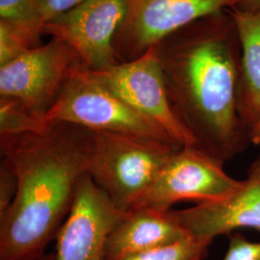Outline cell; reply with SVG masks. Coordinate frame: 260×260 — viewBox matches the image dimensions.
Segmentation results:
<instances>
[{
  "mask_svg": "<svg viewBox=\"0 0 260 260\" xmlns=\"http://www.w3.org/2000/svg\"><path fill=\"white\" fill-rule=\"evenodd\" d=\"M168 96L195 147L218 162L251 143L238 111L241 49L229 10L207 16L154 46Z\"/></svg>",
  "mask_w": 260,
  "mask_h": 260,
  "instance_id": "6da1fadb",
  "label": "cell"
},
{
  "mask_svg": "<svg viewBox=\"0 0 260 260\" xmlns=\"http://www.w3.org/2000/svg\"><path fill=\"white\" fill-rule=\"evenodd\" d=\"M94 149V131L64 121L0 136L2 160L18 180L13 205L0 220V260L45 253L71 211L78 181L90 174Z\"/></svg>",
  "mask_w": 260,
  "mask_h": 260,
  "instance_id": "7a4b0ae2",
  "label": "cell"
},
{
  "mask_svg": "<svg viewBox=\"0 0 260 260\" xmlns=\"http://www.w3.org/2000/svg\"><path fill=\"white\" fill-rule=\"evenodd\" d=\"M90 176L124 213L140 205L172 155L181 148L159 140L94 131Z\"/></svg>",
  "mask_w": 260,
  "mask_h": 260,
  "instance_id": "3957f363",
  "label": "cell"
},
{
  "mask_svg": "<svg viewBox=\"0 0 260 260\" xmlns=\"http://www.w3.org/2000/svg\"><path fill=\"white\" fill-rule=\"evenodd\" d=\"M44 120L159 140L176 146L154 122L95 81L83 65L75 69Z\"/></svg>",
  "mask_w": 260,
  "mask_h": 260,
  "instance_id": "277c9868",
  "label": "cell"
},
{
  "mask_svg": "<svg viewBox=\"0 0 260 260\" xmlns=\"http://www.w3.org/2000/svg\"><path fill=\"white\" fill-rule=\"evenodd\" d=\"M80 65L79 57L71 47L52 38L46 45L0 66V98L19 101L31 114L44 120Z\"/></svg>",
  "mask_w": 260,
  "mask_h": 260,
  "instance_id": "5b68a950",
  "label": "cell"
},
{
  "mask_svg": "<svg viewBox=\"0 0 260 260\" xmlns=\"http://www.w3.org/2000/svg\"><path fill=\"white\" fill-rule=\"evenodd\" d=\"M125 16L114 39L120 63L143 55L170 34L216 13L238 0H124Z\"/></svg>",
  "mask_w": 260,
  "mask_h": 260,
  "instance_id": "8992f818",
  "label": "cell"
},
{
  "mask_svg": "<svg viewBox=\"0 0 260 260\" xmlns=\"http://www.w3.org/2000/svg\"><path fill=\"white\" fill-rule=\"evenodd\" d=\"M88 72L95 81L154 122L176 146L195 147L193 137L179 121L170 103L154 47H150L135 60L120 63L105 71Z\"/></svg>",
  "mask_w": 260,
  "mask_h": 260,
  "instance_id": "52a82bcc",
  "label": "cell"
},
{
  "mask_svg": "<svg viewBox=\"0 0 260 260\" xmlns=\"http://www.w3.org/2000/svg\"><path fill=\"white\" fill-rule=\"evenodd\" d=\"M223 166L196 147H183L168 160L137 207L168 212L185 200L202 204L226 199L241 180L230 177Z\"/></svg>",
  "mask_w": 260,
  "mask_h": 260,
  "instance_id": "ba28073f",
  "label": "cell"
},
{
  "mask_svg": "<svg viewBox=\"0 0 260 260\" xmlns=\"http://www.w3.org/2000/svg\"><path fill=\"white\" fill-rule=\"evenodd\" d=\"M125 11L124 0H87L48 21L43 34L63 41L88 70L105 71L120 64L114 39Z\"/></svg>",
  "mask_w": 260,
  "mask_h": 260,
  "instance_id": "9c48e42d",
  "label": "cell"
},
{
  "mask_svg": "<svg viewBox=\"0 0 260 260\" xmlns=\"http://www.w3.org/2000/svg\"><path fill=\"white\" fill-rule=\"evenodd\" d=\"M122 214L86 174L77 183L74 204L57 234L56 260H105L108 235Z\"/></svg>",
  "mask_w": 260,
  "mask_h": 260,
  "instance_id": "30bf717a",
  "label": "cell"
},
{
  "mask_svg": "<svg viewBox=\"0 0 260 260\" xmlns=\"http://www.w3.org/2000/svg\"><path fill=\"white\" fill-rule=\"evenodd\" d=\"M169 212L191 237L209 246L216 237L238 229L260 230V154L233 195Z\"/></svg>",
  "mask_w": 260,
  "mask_h": 260,
  "instance_id": "8fae6325",
  "label": "cell"
},
{
  "mask_svg": "<svg viewBox=\"0 0 260 260\" xmlns=\"http://www.w3.org/2000/svg\"><path fill=\"white\" fill-rule=\"evenodd\" d=\"M189 236L169 211L135 207L122 214L112 229L105 246V260H120Z\"/></svg>",
  "mask_w": 260,
  "mask_h": 260,
  "instance_id": "7c38bea8",
  "label": "cell"
},
{
  "mask_svg": "<svg viewBox=\"0 0 260 260\" xmlns=\"http://www.w3.org/2000/svg\"><path fill=\"white\" fill-rule=\"evenodd\" d=\"M233 17L240 43L238 111L250 130L260 120V13L233 7Z\"/></svg>",
  "mask_w": 260,
  "mask_h": 260,
  "instance_id": "4fadbf2b",
  "label": "cell"
},
{
  "mask_svg": "<svg viewBox=\"0 0 260 260\" xmlns=\"http://www.w3.org/2000/svg\"><path fill=\"white\" fill-rule=\"evenodd\" d=\"M42 29L33 23L0 19V66L39 47Z\"/></svg>",
  "mask_w": 260,
  "mask_h": 260,
  "instance_id": "5bb4252c",
  "label": "cell"
},
{
  "mask_svg": "<svg viewBox=\"0 0 260 260\" xmlns=\"http://www.w3.org/2000/svg\"><path fill=\"white\" fill-rule=\"evenodd\" d=\"M47 122L34 116L19 103L10 98H0V136L21 135L40 131Z\"/></svg>",
  "mask_w": 260,
  "mask_h": 260,
  "instance_id": "9a60e30c",
  "label": "cell"
},
{
  "mask_svg": "<svg viewBox=\"0 0 260 260\" xmlns=\"http://www.w3.org/2000/svg\"><path fill=\"white\" fill-rule=\"evenodd\" d=\"M209 245L189 236L180 241L142 251L120 260H204Z\"/></svg>",
  "mask_w": 260,
  "mask_h": 260,
  "instance_id": "2e32d148",
  "label": "cell"
},
{
  "mask_svg": "<svg viewBox=\"0 0 260 260\" xmlns=\"http://www.w3.org/2000/svg\"><path fill=\"white\" fill-rule=\"evenodd\" d=\"M85 1L87 0H37L34 21L43 30L48 21L74 9Z\"/></svg>",
  "mask_w": 260,
  "mask_h": 260,
  "instance_id": "e0dca14e",
  "label": "cell"
},
{
  "mask_svg": "<svg viewBox=\"0 0 260 260\" xmlns=\"http://www.w3.org/2000/svg\"><path fill=\"white\" fill-rule=\"evenodd\" d=\"M36 2L37 0H0V19L30 22L38 26L34 21Z\"/></svg>",
  "mask_w": 260,
  "mask_h": 260,
  "instance_id": "ac0fdd59",
  "label": "cell"
},
{
  "mask_svg": "<svg viewBox=\"0 0 260 260\" xmlns=\"http://www.w3.org/2000/svg\"><path fill=\"white\" fill-rule=\"evenodd\" d=\"M223 260H260V242L249 241L240 233H233Z\"/></svg>",
  "mask_w": 260,
  "mask_h": 260,
  "instance_id": "d6986e66",
  "label": "cell"
},
{
  "mask_svg": "<svg viewBox=\"0 0 260 260\" xmlns=\"http://www.w3.org/2000/svg\"><path fill=\"white\" fill-rule=\"evenodd\" d=\"M18 191V180L5 161L0 164V220L10 210Z\"/></svg>",
  "mask_w": 260,
  "mask_h": 260,
  "instance_id": "ffe728a7",
  "label": "cell"
},
{
  "mask_svg": "<svg viewBox=\"0 0 260 260\" xmlns=\"http://www.w3.org/2000/svg\"><path fill=\"white\" fill-rule=\"evenodd\" d=\"M238 9L251 13H260V0H238L235 6Z\"/></svg>",
  "mask_w": 260,
  "mask_h": 260,
  "instance_id": "44dd1931",
  "label": "cell"
},
{
  "mask_svg": "<svg viewBox=\"0 0 260 260\" xmlns=\"http://www.w3.org/2000/svg\"><path fill=\"white\" fill-rule=\"evenodd\" d=\"M251 144L260 145V120L250 130Z\"/></svg>",
  "mask_w": 260,
  "mask_h": 260,
  "instance_id": "7402d4cb",
  "label": "cell"
},
{
  "mask_svg": "<svg viewBox=\"0 0 260 260\" xmlns=\"http://www.w3.org/2000/svg\"><path fill=\"white\" fill-rule=\"evenodd\" d=\"M31 260H56V254L53 252H51V253H46L45 252L42 255Z\"/></svg>",
  "mask_w": 260,
  "mask_h": 260,
  "instance_id": "603a6c76",
  "label": "cell"
}]
</instances>
